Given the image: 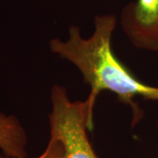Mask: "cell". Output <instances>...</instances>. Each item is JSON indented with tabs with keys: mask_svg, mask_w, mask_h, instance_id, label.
I'll return each mask as SVG.
<instances>
[{
	"mask_svg": "<svg viewBox=\"0 0 158 158\" xmlns=\"http://www.w3.org/2000/svg\"><path fill=\"white\" fill-rule=\"evenodd\" d=\"M27 135L19 119L0 111V148L10 157H27Z\"/></svg>",
	"mask_w": 158,
	"mask_h": 158,
	"instance_id": "cell-4",
	"label": "cell"
},
{
	"mask_svg": "<svg viewBox=\"0 0 158 158\" xmlns=\"http://www.w3.org/2000/svg\"><path fill=\"white\" fill-rule=\"evenodd\" d=\"M157 127H158V123H157Z\"/></svg>",
	"mask_w": 158,
	"mask_h": 158,
	"instance_id": "cell-6",
	"label": "cell"
},
{
	"mask_svg": "<svg viewBox=\"0 0 158 158\" xmlns=\"http://www.w3.org/2000/svg\"><path fill=\"white\" fill-rule=\"evenodd\" d=\"M50 103L49 139L62 144L64 157L99 158L88 136L90 125L85 101H72L67 89L56 84L51 88Z\"/></svg>",
	"mask_w": 158,
	"mask_h": 158,
	"instance_id": "cell-2",
	"label": "cell"
},
{
	"mask_svg": "<svg viewBox=\"0 0 158 158\" xmlns=\"http://www.w3.org/2000/svg\"><path fill=\"white\" fill-rule=\"evenodd\" d=\"M116 24L117 18L113 14L98 15L94 19V30L89 37L82 35L79 27L70 26L65 40L54 38L48 41L51 52L73 64L90 87V93L85 100L90 131L94 127L97 98L103 91L115 94L122 104L131 108L133 127L143 116L136 98L158 101V87L139 80L114 54L112 39Z\"/></svg>",
	"mask_w": 158,
	"mask_h": 158,
	"instance_id": "cell-1",
	"label": "cell"
},
{
	"mask_svg": "<svg viewBox=\"0 0 158 158\" xmlns=\"http://www.w3.org/2000/svg\"><path fill=\"white\" fill-rule=\"evenodd\" d=\"M0 158H17L10 157L7 156L0 155ZM27 158V157H24ZM34 158H65L64 157V151L62 144L59 141L49 139L48 145L46 147L45 150L39 156Z\"/></svg>",
	"mask_w": 158,
	"mask_h": 158,
	"instance_id": "cell-5",
	"label": "cell"
},
{
	"mask_svg": "<svg viewBox=\"0 0 158 158\" xmlns=\"http://www.w3.org/2000/svg\"><path fill=\"white\" fill-rule=\"evenodd\" d=\"M120 26L138 49L158 52V0H135L123 7Z\"/></svg>",
	"mask_w": 158,
	"mask_h": 158,
	"instance_id": "cell-3",
	"label": "cell"
}]
</instances>
